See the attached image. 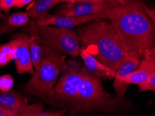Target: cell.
<instances>
[{
  "label": "cell",
  "instance_id": "cell-1",
  "mask_svg": "<svg viewBox=\"0 0 155 116\" xmlns=\"http://www.w3.org/2000/svg\"><path fill=\"white\" fill-rule=\"evenodd\" d=\"M105 14L127 56L141 61L155 43V27L142 0H114L105 4Z\"/></svg>",
  "mask_w": 155,
  "mask_h": 116
},
{
  "label": "cell",
  "instance_id": "cell-2",
  "mask_svg": "<svg viewBox=\"0 0 155 116\" xmlns=\"http://www.w3.org/2000/svg\"><path fill=\"white\" fill-rule=\"evenodd\" d=\"M106 20L82 24L77 33L81 48L115 72L127 55L110 22Z\"/></svg>",
  "mask_w": 155,
  "mask_h": 116
},
{
  "label": "cell",
  "instance_id": "cell-3",
  "mask_svg": "<svg viewBox=\"0 0 155 116\" xmlns=\"http://www.w3.org/2000/svg\"><path fill=\"white\" fill-rule=\"evenodd\" d=\"M83 70L84 74L78 88V98L71 109L81 112L117 110L123 102L114 98L104 90L101 79L89 76L83 67Z\"/></svg>",
  "mask_w": 155,
  "mask_h": 116
},
{
  "label": "cell",
  "instance_id": "cell-4",
  "mask_svg": "<svg viewBox=\"0 0 155 116\" xmlns=\"http://www.w3.org/2000/svg\"><path fill=\"white\" fill-rule=\"evenodd\" d=\"M25 30L29 36L35 38L43 46L60 54H67L72 57L80 55L78 36L76 31L72 29L45 25L41 26L33 21L27 24Z\"/></svg>",
  "mask_w": 155,
  "mask_h": 116
},
{
  "label": "cell",
  "instance_id": "cell-5",
  "mask_svg": "<svg viewBox=\"0 0 155 116\" xmlns=\"http://www.w3.org/2000/svg\"><path fill=\"white\" fill-rule=\"evenodd\" d=\"M65 65L64 56L52 50L35 70V74L26 86L27 92L41 98H51L59 75Z\"/></svg>",
  "mask_w": 155,
  "mask_h": 116
},
{
  "label": "cell",
  "instance_id": "cell-6",
  "mask_svg": "<svg viewBox=\"0 0 155 116\" xmlns=\"http://www.w3.org/2000/svg\"><path fill=\"white\" fill-rule=\"evenodd\" d=\"M83 65L74 59L66 61L62 74L56 83L51 99L71 107L76 103L80 83L83 79Z\"/></svg>",
  "mask_w": 155,
  "mask_h": 116
},
{
  "label": "cell",
  "instance_id": "cell-7",
  "mask_svg": "<svg viewBox=\"0 0 155 116\" xmlns=\"http://www.w3.org/2000/svg\"><path fill=\"white\" fill-rule=\"evenodd\" d=\"M98 19H106L105 10L104 13L85 16H63L57 14L48 15L43 19L36 20V23L41 26L52 25L63 29H72L77 26H81L87 22Z\"/></svg>",
  "mask_w": 155,
  "mask_h": 116
},
{
  "label": "cell",
  "instance_id": "cell-8",
  "mask_svg": "<svg viewBox=\"0 0 155 116\" xmlns=\"http://www.w3.org/2000/svg\"><path fill=\"white\" fill-rule=\"evenodd\" d=\"M29 40L30 37L26 34H21L13 40L14 60L18 74L28 73L31 75L35 74L29 53Z\"/></svg>",
  "mask_w": 155,
  "mask_h": 116
},
{
  "label": "cell",
  "instance_id": "cell-9",
  "mask_svg": "<svg viewBox=\"0 0 155 116\" xmlns=\"http://www.w3.org/2000/svg\"><path fill=\"white\" fill-rule=\"evenodd\" d=\"M58 8L56 14L63 16H85L104 13L105 4L86 2H64Z\"/></svg>",
  "mask_w": 155,
  "mask_h": 116
},
{
  "label": "cell",
  "instance_id": "cell-10",
  "mask_svg": "<svg viewBox=\"0 0 155 116\" xmlns=\"http://www.w3.org/2000/svg\"><path fill=\"white\" fill-rule=\"evenodd\" d=\"M140 62V61L137 58L127 56L116 70L114 77V88L117 93V98L120 101H123L125 93L129 87V86L124 83V81L132 72L138 69Z\"/></svg>",
  "mask_w": 155,
  "mask_h": 116
},
{
  "label": "cell",
  "instance_id": "cell-11",
  "mask_svg": "<svg viewBox=\"0 0 155 116\" xmlns=\"http://www.w3.org/2000/svg\"><path fill=\"white\" fill-rule=\"evenodd\" d=\"M79 56L83 59L84 63L83 68L89 76L97 79H101V78L112 79L115 77V72L102 64L85 49L81 48Z\"/></svg>",
  "mask_w": 155,
  "mask_h": 116
},
{
  "label": "cell",
  "instance_id": "cell-12",
  "mask_svg": "<svg viewBox=\"0 0 155 116\" xmlns=\"http://www.w3.org/2000/svg\"><path fill=\"white\" fill-rule=\"evenodd\" d=\"M27 105V99L20 93L14 90H0V107L6 110L18 112Z\"/></svg>",
  "mask_w": 155,
  "mask_h": 116
},
{
  "label": "cell",
  "instance_id": "cell-13",
  "mask_svg": "<svg viewBox=\"0 0 155 116\" xmlns=\"http://www.w3.org/2000/svg\"><path fill=\"white\" fill-rule=\"evenodd\" d=\"M59 3H64V0H36L26 13L30 17L37 20L43 19L48 15L50 10Z\"/></svg>",
  "mask_w": 155,
  "mask_h": 116
},
{
  "label": "cell",
  "instance_id": "cell-14",
  "mask_svg": "<svg viewBox=\"0 0 155 116\" xmlns=\"http://www.w3.org/2000/svg\"><path fill=\"white\" fill-rule=\"evenodd\" d=\"M30 37L29 40V53L35 70L39 66L42 61L49 55L52 50L43 46L35 38Z\"/></svg>",
  "mask_w": 155,
  "mask_h": 116
},
{
  "label": "cell",
  "instance_id": "cell-15",
  "mask_svg": "<svg viewBox=\"0 0 155 116\" xmlns=\"http://www.w3.org/2000/svg\"><path fill=\"white\" fill-rule=\"evenodd\" d=\"M30 22V17L27 14V13H15L9 16L2 27V30L0 31L4 32L6 30L17 29L18 27L25 26V25L29 23Z\"/></svg>",
  "mask_w": 155,
  "mask_h": 116
},
{
  "label": "cell",
  "instance_id": "cell-16",
  "mask_svg": "<svg viewBox=\"0 0 155 116\" xmlns=\"http://www.w3.org/2000/svg\"><path fill=\"white\" fill-rule=\"evenodd\" d=\"M151 72L148 70L143 69V68L138 67L137 70L129 75L127 78L124 81L125 85L129 86L130 84H136L140 86L141 84L144 83L146 81Z\"/></svg>",
  "mask_w": 155,
  "mask_h": 116
},
{
  "label": "cell",
  "instance_id": "cell-17",
  "mask_svg": "<svg viewBox=\"0 0 155 116\" xmlns=\"http://www.w3.org/2000/svg\"><path fill=\"white\" fill-rule=\"evenodd\" d=\"M14 59L13 40L6 44L0 45V66H5Z\"/></svg>",
  "mask_w": 155,
  "mask_h": 116
},
{
  "label": "cell",
  "instance_id": "cell-18",
  "mask_svg": "<svg viewBox=\"0 0 155 116\" xmlns=\"http://www.w3.org/2000/svg\"><path fill=\"white\" fill-rule=\"evenodd\" d=\"M43 104L36 103L26 105L22 108L20 111L15 113L13 116H34L36 113L43 111Z\"/></svg>",
  "mask_w": 155,
  "mask_h": 116
},
{
  "label": "cell",
  "instance_id": "cell-19",
  "mask_svg": "<svg viewBox=\"0 0 155 116\" xmlns=\"http://www.w3.org/2000/svg\"><path fill=\"white\" fill-rule=\"evenodd\" d=\"M14 79L10 74H4L0 76V90L8 91L12 89Z\"/></svg>",
  "mask_w": 155,
  "mask_h": 116
},
{
  "label": "cell",
  "instance_id": "cell-20",
  "mask_svg": "<svg viewBox=\"0 0 155 116\" xmlns=\"http://www.w3.org/2000/svg\"><path fill=\"white\" fill-rule=\"evenodd\" d=\"M139 92L154 91L155 90V72H151L149 78L144 83L138 86Z\"/></svg>",
  "mask_w": 155,
  "mask_h": 116
},
{
  "label": "cell",
  "instance_id": "cell-21",
  "mask_svg": "<svg viewBox=\"0 0 155 116\" xmlns=\"http://www.w3.org/2000/svg\"><path fill=\"white\" fill-rule=\"evenodd\" d=\"M138 67L143 68L150 72H155V56H147L142 59Z\"/></svg>",
  "mask_w": 155,
  "mask_h": 116
},
{
  "label": "cell",
  "instance_id": "cell-22",
  "mask_svg": "<svg viewBox=\"0 0 155 116\" xmlns=\"http://www.w3.org/2000/svg\"><path fill=\"white\" fill-rule=\"evenodd\" d=\"M66 112V109H62V110L56 111H41L39 112L34 116H62L64 115Z\"/></svg>",
  "mask_w": 155,
  "mask_h": 116
},
{
  "label": "cell",
  "instance_id": "cell-23",
  "mask_svg": "<svg viewBox=\"0 0 155 116\" xmlns=\"http://www.w3.org/2000/svg\"><path fill=\"white\" fill-rule=\"evenodd\" d=\"M16 0H1L2 10L4 12H8L12 7H14Z\"/></svg>",
  "mask_w": 155,
  "mask_h": 116
},
{
  "label": "cell",
  "instance_id": "cell-24",
  "mask_svg": "<svg viewBox=\"0 0 155 116\" xmlns=\"http://www.w3.org/2000/svg\"><path fill=\"white\" fill-rule=\"evenodd\" d=\"M114 0H64V2H92V3H98L106 4L109 2H113Z\"/></svg>",
  "mask_w": 155,
  "mask_h": 116
},
{
  "label": "cell",
  "instance_id": "cell-25",
  "mask_svg": "<svg viewBox=\"0 0 155 116\" xmlns=\"http://www.w3.org/2000/svg\"><path fill=\"white\" fill-rule=\"evenodd\" d=\"M145 11H146V12L148 14V15H149L150 17L151 18L152 21V22H153L154 27H155V8L148 7L147 6H146L145 4Z\"/></svg>",
  "mask_w": 155,
  "mask_h": 116
},
{
  "label": "cell",
  "instance_id": "cell-26",
  "mask_svg": "<svg viewBox=\"0 0 155 116\" xmlns=\"http://www.w3.org/2000/svg\"><path fill=\"white\" fill-rule=\"evenodd\" d=\"M31 1H32V0H16V1H15L14 7L17 8H22L24 6L30 3Z\"/></svg>",
  "mask_w": 155,
  "mask_h": 116
},
{
  "label": "cell",
  "instance_id": "cell-27",
  "mask_svg": "<svg viewBox=\"0 0 155 116\" xmlns=\"http://www.w3.org/2000/svg\"><path fill=\"white\" fill-rule=\"evenodd\" d=\"M16 112H13L0 107V116H13Z\"/></svg>",
  "mask_w": 155,
  "mask_h": 116
},
{
  "label": "cell",
  "instance_id": "cell-28",
  "mask_svg": "<svg viewBox=\"0 0 155 116\" xmlns=\"http://www.w3.org/2000/svg\"><path fill=\"white\" fill-rule=\"evenodd\" d=\"M149 56H155V43H154V45L153 47V48L152 49L151 52H150V54Z\"/></svg>",
  "mask_w": 155,
  "mask_h": 116
},
{
  "label": "cell",
  "instance_id": "cell-29",
  "mask_svg": "<svg viewBox=\"0 0 155 116\" xmlns=\"http://www.w3.org/2000/svg\"><path fill=\"white\" fill-rule=\"evenodd\" d=\"M1 10H2V6H1V0H0V17L2 16V14H1Z\"/></svg>",
  "mask_w": 155,
  "mask_h": 116
},
{
  "label": "cell",
  "instance_id": "cell-30",
  "mask_svg": "<svg viewBox=\"0 0 155 116\" xmlns=\"http://www.w3.org/2000/svg\"><path fill=\"white\" fill-rule=\"evenodd\" d=\"M62 116H81V115H62ZM94 116V115H92Z\"/></svg>",
  "mask_w": 155,
  "mask_h": 116
},
{
  "label": "cell",
  "instance_id": "cell-31",
  "mask_svg": "<svg viewBox=\"0 0 155 116\" xmlns=\"http://www.w3.org/2000/svg\"><path fill=\"white\" fill-rule=\"evenodd\" d=\"M0 34H1V31H0Z\"/></svg>",
  "mask_w": 155,
  "mask_h": 116
}]
</instances>
